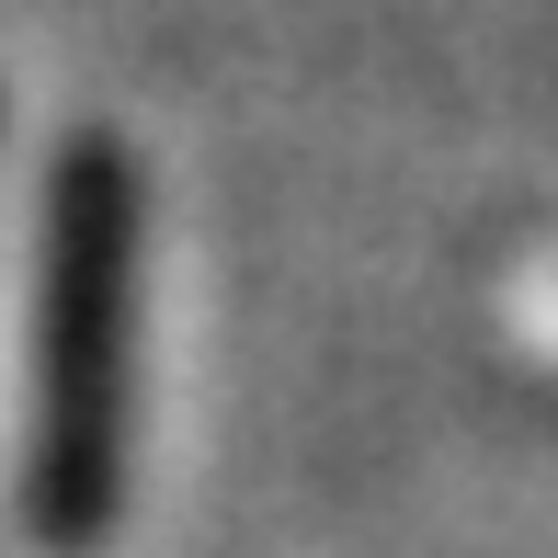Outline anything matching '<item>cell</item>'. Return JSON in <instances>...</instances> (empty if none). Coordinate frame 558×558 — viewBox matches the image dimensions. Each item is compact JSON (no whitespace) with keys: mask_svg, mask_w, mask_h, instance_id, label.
Returning a JSON list of instances; mask_svg holds the SVG:
<instances>
[{"mask_svg":"<svg viewBox=\"0 0 558 558\" xmlns=\"http://www.w3.org/2000/svg\"><path fill=\"white\" fill-rule=\"evenodd\" d=\"M137 422V160L92 125L35 206V376H23V524L81 558L114 536Z\"/></svg>","mask_w":558,"mask_h":558,"instance_id":"obj_1","label":"cell"}]
</instances>
